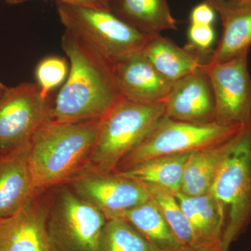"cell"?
<instances>
[{
    "label": "cell",
    "mask_w": 251,
    "mask_h": 251,
    "mask_svg": "<svg viewBox=\"0 0 251 251\" xmlns=\"http://www.w3.org/2000/svg\"><path fill=\"white\" fill-rule=\"evenodd\" d=\"M114 72L122 97L140 103L164 102L173 82L157 72L141 52L114 63Z\"/></svg>",
    "instance_id": "12"
},
{
    "label": "cell",
    "mask_w": 251,
    "mask_h": 251,
    "mask_svg": "<svg viewBox=\"0 0 251 251\" xmlns=\"http://www.w3.org/2000/svg\"><path fill=\"white\" fill-rule=\"evenodd\" d=\"M187 36L188 44L185 48L209 61L213 52L211 47L216 41L214 26L190 24Z\"/></svg>",
    "instance_id": "24"
},
{
    "label": "cell",
    "mask_w": 251,
    "mask_h": 251,
    "mask_svg": "<svg viewBox=\"0 0 251 251\" xmlns=\"http://www.w3.org/2000/svg\"><path fill=\"white\" fill-rule=\"evenodd\" d=\"M7 4L16 5L22 4L30 0H4ZM60 2L67 4L79 5V6H87L94 9L108 10L111 11L110 0H56Z\"/></svg>",
    "instance_id": "26"
},
{
    "label": "cell",
    "mask_w": 251,
    "mask_h": 251,
    "mask_svg": "<svg viewBox=\"0 0 251 251\" xmlns=\"http://www.w3.org/2000/svg\"><path fill=\"white\" fill-rule=\"evenodd\" d=\"M177 250H178V249H177ZM177 250H176V251H177Z\"/></svg>",
    "instance_id": "30"
},
{
    "label": "cell",
    "mask_w": 251,
    "mask_h": 251,
    "mask_svg": "<svg viewBox=\"0 0 251 251\" xmlns=\"http://www.w3.org/2000/svg\"><path fill=\"white\" fill-rule=\"evenodd\" d=\"M191 153L155 157L117 174L143 184L156 185L176 193L181 190L186 163Z\"/></svg>",
    "instance_id": "18"
},
{
    "label": "cell",
    "mask_w": 251,
    "mask_h": 251,
    "mask_svg": "<svg viewBox=\"0 0 251 251\" xmlns=\"http://www.w3.org/2000/svg\"><path fill=\"white\" fill-rule=\"evenodd\" d=\"M215 9L204 0L191 9L189 15L190 24L213 25L216 21Z\"/></svg>",
    "instance_id": "25"
},
{
    "label": "cell",
    "mask_w": 251,
    "mask_h": 251,
    "mask_svg": "<svg viewBox=\"0 0 251 251\" xmlns=\"http://www.w3.org/2000/svg\"><path fill=\"white\" fill-rule=\"evenodd\" d=\"M107 218L73 190L64 188L49 209L47 231L52 251H97Z\"/></svg>",
    "instance_id": "7"
},
{
    "label": "cell",
    "mask_w": 251,
    "mask_h": 251,
    "mask_svg": "<svg viewBox=\"0 0 251 251\" xmlns=\"http://www.w3.org/2000/svg\"><path fill=\"white\" fill-rule=\"evenodd\" d=\"M66 59L50 56L43 59L36 68L35 75L41 94L48 99L50 92L65 80L69 74Z\"/></svg>",
    "instance_id": "23"
},
{
    "label": "cell",
    "mask_w": 251,
    "mask_h": 251,
    "mask_svg": "<svg viewBox=\"0 0 251 251\" xmlns=\"http://www.w3.org/2000/svg\"><path fill=\"white\" fill-rule=\"evenodd\" d=\"M176 251H209L201 246H181Z\"/></svg>",
    "instance_id": "27"
},
{
    "label": "cell",
    "mask_w": 251,
    "mask_h": 251,
    "mask_svg": "<svg viewBox=\"0 0 251 251\" xmlns=\"http://www.w3.org/2000/svg\"><path fill=\"white\" fill-rule=\"evenodd\" d=\"M110 7L114 14L149 35L177 28L167 0H110Z\"/></svg>",
    "instance_id": "17"
},
{
    "label": "cell",
    "mask_w": 251,
    "mask_h": 251,
    "mask_svg": "<svg viewBox=\"0 0 251 251\" xmlns=\"http://www.w3.org/2000/svg\"><path fill=\"white\" fill-rule=\"evenodd\" d=\"M142 53L157 72L174 82L202 69L209 61L186 48H180L161 34L153 36Z\"/></svg>",
    "instance_id": "16"
},
{
    "label": "cell",
    "mask_w": 251,
    "mask_h": 251,
    "mask_svg": "<svg viewBox=\"0 0 251 251\" xmlns=\"http://www.w3.org/2000/svg\"><path fill=\"white\" fill-rule=\"evenodd\" d=\"M97 251H160L125 219H107Z\"/></svg>",
    "instance_id": "22"
},
{
    "label": "cell",
    "mask_w": 251,
    "mask_h": 251,
    "mask_svg": "<svg viewBox=\"0 0 251 251\" xmlns=\"http://www.w3.org/2000/svg\"><path fill=\"white\" fill-rule=\"evenodd\" d=\"M61 46L70 61V69L51 109L52 121L101 120L123 99L113 64L69 31H64Z\"/></svg>",
    "instance_id": "1"
},
{
    "label": "cell",
    "mask_w": 251,
    "mask_h": 251,
    "mask_svg": "<svg viewBox=\"0 0 251 251\" xmlns=\"http://www.w3.org/2000/svg\"><path fill=\"white\" fill-rule=\"evenodd\" d=\"M206 1H211V0H206ZM215 1H222V0H215Z\"/></svg>",
    "instance_id": "29"
},
{
    "label": "cell",
    "mask_w": 251,
    "mask_h": 251,
    "mask_svg": "<svg viewBox=\"0 0 251 251\" xmlns=\"http://www.w3.org/2000/svg\"><path fill=\"white\" fill-rule=\"evenodd\" d=\"M232 138L216 146L191 153L185 168L181 192L194 197L209 191Z\"/></svg>",
    "instance_id": "19"
},
{
    "label": "cell",
    "mask_w": 251,
    "mask_h": 251,
    "mask_svg": "<svg viewBox=\"0 0 251 251\" xmlns=\"http://www.w3.org/2000/svg\"><path fill=\"white\" fill-rule=\"evenodd\" d=\"M30 143L0 155V220L21 210L36 192L29 163Z\"/></svg>",
    "instance_id": "14"
},
{
    "label": "cell",
    "mask_w": 251,
    "mask_h": 251,
    "mask_svg": "<svg viewBox=\"0 0 251 251\" xmlns=\"http://www.w3.org/2000/svg\"><path fill=\"white\" fill-rule=\"evenodd\" d=\"M100 120H52L36 132L31 140L29 163L36 192L69 182L85 169L98 138Z\"/></svg>",
    "instance_id": "2"
},
{
    "label": "cell",
    "mask_w": 251,
    "mask_h": 251,
    "mask_svg": "<svg viewBox=\"0 0 251 251\" xmlns=\"http://www.w3.org/2000/svg\"><path fill=\"white\" fill-rule=\"evenodd\" d=\"M49 208L34 198L14 215L0 220V251H52Z\"/></svg>",
    "instance_id": "13"
},
{
    "label": "cell",
    "mask_w": 251,
    "mask_h": 251,
    "mask_svg": "<svg viewBox=\"0 0 251 251\" xmlns=\"http://www.w3.org/2000/svg\"><path fill=\"white\" fill-rule=\"evenodd\" d=\"M206 1L219 14L223 25L221 40L208 63L219 64L249 52L251 46V0Z\"/></svg>",
    "instance_id": "15"
},
{
    "label": "cell",
    "mask_w": 251,
    "mask_h": 251,
    "mask_svg": "<svg viewBox=\"0 0 251 251\" xmlns=\"http://www.w3.org/2000/svg\"><path fill=\"white\" fill-rule=\"evenodd\" d=\"M209 191L221 217L223 249L228 251L251 222V124L229 141Z\"/></svg>",
    "instance_id": "3"
},
{
    "label": "cell",
    "mask_w": 251,
    "mask_h": 251,
    "mask_svg": "<svg viewBox=\"0 0 251 251\" xmlns=\"http://www.w3.org/2000/svg\"><path fill=\"white\" fill-rule=\"evenodd\" d=\"M117 217L129 223L160 251H175L181 247L159 209L150 199Z\"/></svg>",
    "instance_id": "20"
},
{
    "label": "cell",
    "mask_w": 251,
    "mask_h": 251,
    "mask_svg": "<svg viewBox=\"0 0 251 251\" xmlns=\"http://www.w3.org/2000/svg\"><path fill=\"white\" fill-rule=\"evenodd\" d=\"M165 116L194 124L215 122V100L210 80L203 68L173 82L164 100Z\"/></svg>",
    "instance_id": "11"
},
{
    "label": "cell",
    "mask_w": 251,
    "mask_h": 251,
    "mask_svg": "<svg viewBox=\"0 0 251 251\" xmlns=\"http://www.w3.org/2000/svg\"><path fill=\"white\" fill-rule=\"evenodd\" d=\"M249 52L219 64L206 63L203 70L212 86L215 122L224 125L251 124V77Z\"/></svg>",
    "instance_id": "9"
},
{
    "label": "cell",
    "mask_w": 251,
    "mask_h": 251,
    "mask_svg": "<svg viewBox=\"0 0 251 251\" xmlns=\"http://www.w3.org/2000/svg\"><path fill=\"white\" fill-rule=\"evenodd\" d=\"M57 11L66 31L85 41L112 64L141 52L156 36L142 32L108 10L57 1Z\"/></svg>",
    "instance_id": "5"
},
{
    "label": "cell",
    "mask_w": 251,
    "mask_h": 251,
    "mask_svg": "<svg viewBox=\"0 0 251 251\" xmlns=\"http://www.w3.org/2000/svg\"><path fill=\"white\" fill-rule=\"evenodd\" d=\"M245 125L194 124L162 117L117 168L123 171L155 157L192 153L225 143Z\"/></svg>",
    "instance_id": "6"
},
{
    "label": "cell",
    "mask_w": 251,
    "mask_h": 251,
    "mask_svg": "<svg viewBox=\"0 0 251 251\" xmlns=\"http://www.w3.org/2000/svg\"><path fill=\"white\" fill-rule=\"evenodd\" d=\"M9 87H6V85H4L2 82H0V99L4 96V94L6 93V91L8 90Z\"/></svg>",
    "instance_id": "28"
},
{
    "label": "cell",
    "mask_w": 251,
    "mask_h": 251,
    "mask_svg": "<svg viewBox=\"0 0 251 251\" xmlns=\"http://www.w3.org/2000/svg\"><path fill=\"white\" fill-rule=\"evenodd\" d=\"M150 199L159 209L181 246L198 245L191 225L181 210L175 193L156 185L143 184Z\"/></svg>",
    "instance_id": "21"
},
{
    "label": "cell",
    "mask_w": 251,
    "mask_h": 251,
    "mask_svg": "<svg viewBox=\"0 0 251 251\" xmlns=\"http://www.w3.org/2000/svg\"><path fill=\"white\" fill-rule=\"evenodd\" d=\"M164 102L140 103L122 99L100 120L98 138L85 168L113 173L120 162L165 116Z\"/></svg>",
    "instance_id": "4"
},
{
    "label": "cell",
    "mask_w": 251,
    "mask_h": 251,
    "mask_svg": "<svg viewBox=\"0 0 251 251\" xmlns=\"http://www.w3.org/2000/svg\"><path fill=\"white\" fill-rule=\"evenodd\" d=\"M51 109L37 84L9 87L0 99V155L30 143L36 132L52 121Z\"/></svg>",
    "instance_id": "8"
},
{
    "label": "cell",
    "mask_w": 251,
    "mask_h": 251,
    "mask_svg": "<svg viewBox=\"0 0 251 251\" xmlns=\"http://www.w3.org/2000/svg\"><path fill=\"white\" fill-rule=\"evenodd\" d=\"M69 182L77 196L98 208L107 219L150 201L143 184L115 173L85 168Z\"/></svg>",
    "instance_id": "10"
}]
</instances>
